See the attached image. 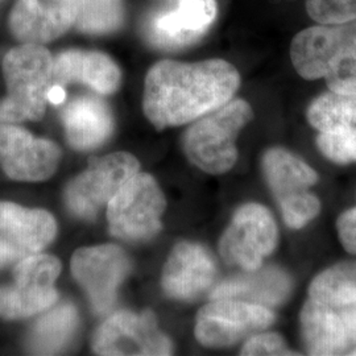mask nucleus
Instances as JSON below:
<instances>
[{
	"instance_id": "obj_1",
	"label": "nucleus",
	"mask_w": 356,
	"mask_h": 356,
	"mask_svg": "<svg viewBox=\"0 0 356 356\" xmlns=\"http://www.w3.org/2000/svg\"><path fill=\"white\" fill-rule=\"evenodd\" d=\"M241 88V74L229 61L164 60L145 76L143 108L157 129L178 127L229 102Z\"/></svg>"
},
{
	"instance_id": "obj_2",
	"label": "nucleus",
	"mask_w": 356,
	"mask_h": 356,
	"mask_svg": "<svg viewBox=\"0 0 356 356\" xmlns=\"http://www.w3.org/2000/svg\"><path fill=\"white\" fill-rule=\"evenodd\" d=\"M291 60L304 79H325L330 91L356 95V20L300 31L291 44Z\"/></svg>"
},
{
	"instance_id": "obj_3",
	"label": "nucleus",
	"mask_w": 356,
	"mask_h": 356,
	"mask_svg": "<svg viewBox=\"0 0 356 356\" xmlns=\"http://www.w3.org/2000/svg\"><path fill=\"white\" fill-rule=\"evenodd\" d=\"M7 97L0 102V123L40 120L53 88V56L38 44H22L3 60Z\"/></svg>"
},
{
	"instance_id": "obj_4",
	"label": "nucleus",
	"mask_w": 356,
	"mask_h": 356,
	"mask_svg": "<svg viewBox=\"0 0 356 356\" xmlns=\"http://www.w3.org/2000/svg\"><path fill=\"white\" fill-rule=\"evenodd\" d=\"M254 119L251 104L231 99L191 122L182 136V148L193 165L209 175H223L238 160L236 139Z\"/></svg>"
},
{
	"instance_id": "obj_5",
	"label": "nucleus",
	"mask_w": 356,
	"mask_h": 356,
	"mask_svg": "<svg viewBox=\"0 0 356 356\" xmlns=\"http://www.w3.org/2000/svg\"><path fill=\"white\" fill-rule=\"evenodd\" d=\"M165 206L156 179L138 172L107 204L108 229L115 238L128 242L148 241L161 229Z\"/></svg>"
},
{
	"instance_id": "obj_6",
	"label": "nucleus",
	"mask_w": 356,
	"mask_h": 356,
	"mask_svg": "<svg viewBox=\"0 0 356 356\" xmlns=\"http://www.w3.org/2000/svg\"><path fill=\"white\" fill-rule=\"evenodd\" d=\"M60 272L61 261L51 254H32L16 263L13 281L0 289V316L28 318L49 310L58 300L54 282Z\"/></svg>"
},
{
	"instance_id": "obj_7",
	"label": "nucleus",
	"mask_w": 356,
	"mask_h": 356,
	"mask_svg": "<svg viewBox=\"0 0 356 356\" xmlns=\"http://www.w3.org/2000/svg\"><path fill=\"white\" fill-rule=\"evenodd\" d=\"M139 168L138 159L127 152L91 159L89 166L69 184L65 191L67 209L81 219H95L103 206L108 204L128 179L139 172Z\"/></svg>"
},
{
	"instance_id": "obj_8",
	"label": "nucleus",
	"mask_w": 356,
	"mask_h": 356,
	"mask_svg": "<svg viewBox=\"0 0 356 356\" xmlns=\"http://www.w3.org/2000/svg\"><path fill=\"white\" fill-rule=\"evenodd\" d=\"M279 244V227L266 206L245 204L232 216L219 241V254L229 266L256 270Z\"/></svg>"
},
{
	"instance_id": "obj_9",
	"label": "nucleus",
	"mask_w": 356,
	"mask_h": 356,
	"mask_svg": "<svg viewBox=\"0 0 356 356\" xmlns=\"http://www.w3.org/2000/svg\"><path fill=\"white\" fill-rule=\"evenodd\" d=\"M276 314L267 306L234 298L210 300L197 314L194 334L207 348H226L267 330Z\"/></svg>"
},
{
	"instance_id": "obj_10",
	"label": "nucleus",
	"mask_w": 356,
	"mask_h": 356,
	"mask_svg": "<svg viewBox=\"0 0 356 356\" xmlns=\"http://www.w3.org/2000/svg\"><path fill=\"white\" fill-rule=\"evenodd\" d=\"M306 119L318 132L316 145L329 161L356 163V95L329 90L309 104Z\"/></svg>"
},
{
	"instance_id": "obj_11",
	"label": "nucleus",
	"mask_w": 356,
	"mask_h": 356,
	"mask_svg": "<svg viewBox=\"0 0 356 356\" xmlns=\"http://www.w3.org/2000/svg\"><path fill=\"white\" fill-rule=\"evenodd\" d=\"M92 348L98 355H170L173 344L151 310L118 312L98 329Z\"/></svg>"
},
{
	"instance_id": "obj_12",
	"label": "nucleus",
	"mask_w": 356,
	"mask_h": 356,
	"mask_svg": "<svg viewBox=\"0 0 356 356\" xmlns=\"http://www.w3.org/2000/svg\"><path fill=\"white\" fill-rule=\"evenodd\" d=\"M129 272L127 254L113 244L79 248L72 259V273L88 293L98 314H106L113 309L118 289Z\"/></svg>"
},
{
	"instance_id": "obj_13",
	"label": "nucleus",
	"mask_w": 356,
	"mask_h": 356,
	"mask_svg": "<svg viewBox=\"0 0 356 356\" xmlns=\"http://www.w3.org/2000/svg\"><path fill=\"white\" fill-rule=\"evenodd\" d=\"M56 234L57 223L51 213L0 202V267L38 254Z\"/></svg>"
},
{
	"instance_id": "obj_14",
	"label": "nucleus",
	"mask_w": 356,
	"mask_h": 356,
	"mask_svg": "<svg viewBox=\"0 0 356 356\" xmlns=\"http://www.w3.org/2000/svg\"><path fill=\"white\" fill-rule=\"evenodd\" d=\"M216 0H175L169 8L153 13L145 38L154 48L175 51L197 42L216 22Z\"/></svg>"
},
{
	"instance_id": "obj_15",
	"label": "nucleus",
	"mask_w": 356,
	"mask_h": 356,
	"mask_svg": "<svg viewBox=\"0 0 356 356\" xmlns=\"http://www.w3.org/2000/svg\"><path fill=\"white\" fill-rule=\"evenodd\" d=\"M61 160L60 147L48 139L8 123H0V165L17 181H44L53 176Z\"/></svg>"
},
{
	"instance_id": "obj_16",
	"label": "nucleus",
	"mask_w": 356,
	"mask_h": 356,
	"mask_svg": "<svg viewBox=\"0 0 356 356\" xmlns=\"http://www.w3.org/2000/svg\"><path fill=\"white\" fill-rule=\"evenodd\" d=\"M216 276L213 254L200 243L182 242L169 254L161 284L168 297L191 302L213 288Z\"/></svg>"
},
{
	"instance_id": "obj_17",
	"label": "nucleus",
	"mask_w": 356,
	"mask_h": 356,
	"mask_svg": "<svg viewBox=\"0 0 356 356\" xmlns=\"http://www.w3.org/2000/svg\"><path fill=\"white\" fill-rule=\"evenodd\" d=\"M76 19V0H17L10 28L23 44L44 45L64 36Z\"/></svg>"
},
{
	"instance_id": "obj_18",
	"label": "nucleus",
	"mask_w": 356,
	"mask_h": 356,
	"mask_svg": "<svg viewBox=\"0 0 356 356\" xmlns=\"http://www.w3.org/2000/svg\"><path fill=\"white\" fill-rule=\"evenodd\" d=\"M300 332L309 355H344L353 342L343 313L339 307L307 298L300 312Z\"/></svg>"
},
{
	"instance_id": "obj_19",
	"label": "nucleus",
	"mask_w": 356,
	"mask_h": 356,
	"mask_svg": "<svg viewBox=\"0 0 356 356\" xmlns=\"http://www.w3.org/2000/svg\"><path fill=\"white\" fill-rule=\"evenodd\" d=\"M122 73L114 60L102 51L69 49L53 58V86L63 88L79 82L98 94L115 92Z\"/></svg>"
},
{
	"instance_id": "obj_20",
	"label": "nucleus",
	"mask_w": 356,
	"mask_h": 356,
	"mask_svg": "<svg viewBox=\"0 0 356 356\" xmlns=\"http://www.w3.org/2000/svg\"><path fill=\"white\" fill-rule=\"evenodd\" d=\"M292 291V277L284 269L260 267L222 281L210 293V300L234 298L272 309L284 304Z\"/></svg>"
},
{
	"instance_id": "obj_21",
	"label": "nucleus",
	"mask_w": 356,
	"mask_h": 356,
	"mask_svg": "<svg viewBox=\"0 0 356 356\" xmlns=\"http://www.w3.org/2000/svg\"><path fill=\"white\" fill-rule=\"evenodd\" d=\"M67 143L78 151L101 147L114 128L113 113L98 97H79L65 106L63 111Z\"/></svg>"
},
{
	"instance_id": "obj_22",
	"label": "nucleus",
	"mask_w": 356,
	"mask_h": 356,
	"mask_svg": "<svg viewBox=\"0 0 356 356\" xmlns=\"http://www.w3.org/2000/svg\"><path fill=\"white\" fill-rule=\"evenodd\" d=\"M263 173L276 202L309 191L318 182L317 172L285 148L273 147L263 154Z\"/></svg>"
},
{
	"instance_id": "obj_23",
	"label": "nucleus",
	"mask_w": 356,
	"mask_h": 356,
	"mask_svg": "<svg viewBox=\"0 0 356 356\" xmlns=\"http://www.w3.org/2000/svg\"><path fill=\"white\" fill-rule=\"evenodd\" d=\"M78 325L76 307L70 304L54 307L38 319L29 334L28 348L38 355L57 354L69 342Z\"/></svg>"
},
{
	"instance_id": "obj_24",
	"label": "nucleus",
	"mask_w": 356,
	"mask_h": 356,
	"mask_svg": "<svg viewBox=\"0 0 356 356\" xmlns=\"http://www.w3.org/2000/svg\"><path fill=\"white\" fill-rule=\"evenodd\" d=\"M307 293L332 307L356 306V261H341L323 269L312 280Z\"/></svg>"
},
{
	"instance_id": "obj_25",
	"label": "nucleus",
	"mask_w": 356,
	"mask_h": 356,
	"mask_svg": "<svg viewBox=\"0 0 356 356\" xmlns=\"http://www.w3.org/2000/svg\"><path fill=\"white\" fill-rule=\"evenodd\" d=\"M124 20L123 0H76V26L88 35H110Z\"/></svg>"
},
{
	"instance_id": "obj_26",
	"label": "nucleus",
	"mask_w": 356,
	"mask_h": 356,
	"mask_svg": "<svg viewBox=\"0 0 356 356\" xmlns=\"http://www.w3.org/2000/svg\"><path fill=\"white\" fill-rule=\"evenodd\" d=\"M277 204L285 225L293 229L305 227L321 213V201L316 194L310 191L289 197Z\"/></svg>"
},
{
	"instance_id": "obj_27",
	"label": "nucleus",
	"mask_w": 356,
	"mask_h": 356,
	"mask_svg": "<svg viewBox=\"0 0 356 356\" xmlns=\"http://www.w3.org/2000/svg\"><path fill=\"white\" fill-rule=\"evenodd\" d=\"M306 13L318 24L356 20V0H306Z\"/></svg>"
},
{
	"instance_id": "obj_28",
	"label": "nucleus",
	"mask_w": 356,
	"mask_h": 356,
	"mask_svg": "<svg viewBox=\"0 0 356 356\" xmlns=\"http://www.w3.org/2000/svg\"><path fill=\"white\" fill-rule=\"evenodd\" d=\"M243 356L298 355L288 347L285 339L277 332L260 331L247 338L241 350Z\"/></svg>"
},
{
	"instance_id": "obj_29",
	"label": "nucleus",
	"mask_w": 356,
	"mask_h": 356,
	"mask_svg": "<svg viewBox=\"0 0 356 356\" xmlns=\"http://www.w3.org/2000/svg\"><path fill=\"white\" fill-rule=\"evenodd\" d=\"M337 231L344 251L356 254V209H348L337 219Z\"/></svg>"
},
{
	"instance_id": "obj_30",
	"label": "nucleus",
	"mask_w": 356,
	"mask_h": 356,
	"mask_svg": "<svg viewBox=\"0 0 356 356\" xmlns=\"http://www.w3.org/2000/svg\"><path fill=\"white\" fill-rule=\"evenodd\" d=\"M348 355L356 356V347H354V348H353V350H351V351H350V353H348Z\"/></svg>"
},
{
	"instance_id": "obj_31",
	"label": "nucleus",
	"mask_w": 356,
	"mask_h": 356,
	"mask_svg": "<svg viewBox=\"0 0 356 356\" xmlns=\"http://www.w3.org/2000/svg\"><path fill=\"white\" fill-rule=\"evenodd\" d=\"M355 209H356V206H355Z\"/></svg>"
}]
</instances>
